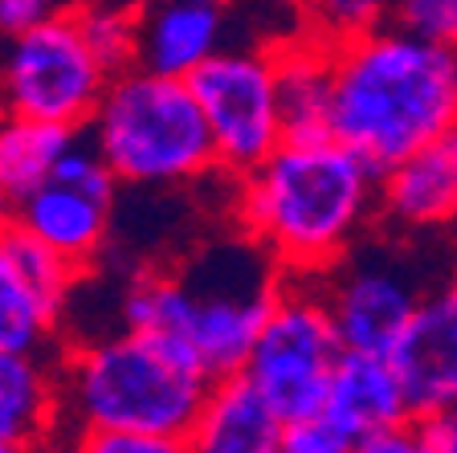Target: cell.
Returning a JSON list of instances; mask_svg holds the SVG:
<instances>
[{
	"label": "cell",
	"instance_id": "1",
	"mask_svg": "<svg viewBox=\"0 0 457 453\" xmlns=\"http://www.w3.org/2000/svg\"><path fill=\"white\" fill-rule=\"evenodd\" d=\"M384 172L343 139L295 143L237 176L233 217L286 274H327L380 217Z\"/></svg>",
	"mask_w": 457,
	"mask_h": 453
},
{
	"label": "cell",
	"instance_id": "2",
	"mask_svg": "<svg viewBox=\"0 0 457 453\" xmlns=\"http://www.w3.org/2000/svg\"><path fill=\"white\" fill-rule=\"evenodd\" d=\"M331 127L380 172L457 127V41L396 21L339 41Z\"/></svg>",
	"mask_w": 457,
	"mask_h": 453
},
{
	"label": "cell",
	"instance_id": "3",
	"mask_svg": "<svg viewBox=\"0 0 457 453\" xmlns=\"http://www.w3.org/2000/svg\"><path fill=\"white\" fill-rule=\"evenodd\" d=\"M209 384L212 372L184 340L135 327L114 340L82 343L57 364L62 421L78 437L131 429L188 449Z\"/></svg>",
	"mask_w": 457,
	"mask_h": 453
},
{
	"label": "cell",
	"instance_id": "4",
	"mask_svg": "<svg viewBox=\"0 0 457 453\" xmlns=\"http://www.w3.org/2000/svg\"><path fill=\"white\" fill-rule=\"evenodd\" d=\"M86 131L123 184L168 189L220 172L209 119L188 78L143 66L114 74Z\"/></svg>",
	"mask_w": 457,
	"mask_h": 453
},
{
	"label": "cell",
	"instance_id": "5",
	"mask_svg": "<svg viewBox=\"0 0 457 453\" xmlns=\"http://www.w3.org/2000/svg\"><path fill=\"white\" fill-rule=\"evenodd\" d=\"M184 282L180 340L200 356L212 376L245 368L257 335L278 302L286 270L249 233L212 246L176 274Z\"/></svg>",
	"mask_w": 457,
	"mask_h": 453
},
{
	"label": "cell",
	"instance_id": "6",
	"mask_svg": "<svg viewBox=\"0 0 457 453\" xmlns=\"http://www.w3.org/2000/svg\"><path fill=\"white\" fill-rule=\"evenodd\" d=\"M343 335L323 298V282L311 274H286L266 327L245 359V376L274 405L286 425L327 413Z\"/></svg>",
	"mask_w": 457,
	"mask_h": 453
},
{
	"label": "cell",
	"instance_id": "7",
	"mask_svg": "<svg viewBox=\"0 0 457 453\" xmlns=\"http://www.w3.org/2000/svg\"><path fill=\"white\" fill-rule=\"evenodd\" d=\"M111 74L95 57L74 4L17 38H0V114H29L86 131Z\"/></svg>",
	"mask_w": 457,
	"mask_h": 453
},
{
	"label": "cell",
	"instance_id": "8",
	"mask_svg": "<svg viewBox=\"0 0 457 453\" xmlns=\"http://www.w3.org/2000/svg\"><path fill=\"white\" fill-rule=\"evenodd\" d=\"M188 82L204 106L220 172L245 176L286 143L274 49H217Z\"/></svg>",
	"mask_w": 457,
	"mask_h": 453
},
{
	"label": "cell",
	"instance_id": "9",
	"mask_svg": "<svg viewBox=\"0 0 457 453\" xmlns=\"http://www.w3.org/2000/svg\"><path fill=\"white\" fill-rule=\"evenodd\" d=\"M123 180L98 155L90 139H78L57 160L54 176L17 205V225L66 254L78 270H90L111 233L114 192Z\"/></svg>",
	"mask_w": 457,
	"mask_h": 453
},
{
	"label": "cell",
	"instance_id": "10",
	"mask_svg": "<svg viewBox=\"0 0 457 453\" xmlns=\"http://www.w3.org/2000/svg\"><path fill=\"white\" fill-rule=\"evenodd\" d=\"M319 282H323V298L343 335V348L376 351V356H392L420 298L428 294L417 286L409 262L392 257L388 249L360 246L343 262H335L327 274H319Z\"/></svg>",
	"mask_w": 457,
	"mask_h": 453
},
{
	"label": "cell",
	"instance_id": "11",
	"mask_svg": "<svg viewBox=\"0 0 457 453\" xmlns=\"http://www.w3.org/2000/svg\"><path fill=\"white\" fill-rule=\"evenodd\" d=\"M412 416L457 405V278L428 290L392 348Z\"/></svg>",
	"mask_w": 457,
	"mask_h": 453
},
{
	"label": "cell",
	"instance_id": "12",
	"mask_svg": "<svg viewBox=\"0 0 457 453\" xmlns=\"http://www.w3.org/2000/svg\"><path fill=\"white\" fill-rule=\"evenodd\" d=\"M380 217L400 233L457 225V127L420 143L380 180Z\"/></svg>",
	"mask_w": 457,
	"mask_h": 453
},
{
	"label": "cell",
	"instance_id": "13",
	"mask_svg": "<svg viewBox=\"0 0 457 453\" xmlns=\"http://www.w3.org/2000/svg\"><path fill=\"white\" fill-rule=\"evenodd\" d=\"M286 421L274 413L245 372L212 376L204 408L192 429L196 453H282Z\"/></svg>",
	"mask_w": 457,
	"mask_h": 453
},
{
	"label": "cell",
	"instance_id": "14",
	"mask_svg": "<svg viewBox=\"0 0 457 453\" xmlns=\"http://www.w3.org/2000/svg\"><path fill=\"white\" fill-rule=\"evenodd\" d=\"M225 9L209 0H152L139 9V66L188 78L220 49Z\"/></svg>",
	"mask_w": 457,
	"mask_h": 453
},
{
	"label": "cell",
	"instance_id": "15",
	"mask_svg": "<svg viewBox=\"0 0 457 453\" xmlns=\"http://www.w3.org/2000/svg\"><path fill=\"white\" fill-rule=\"evenodd\" d=\"M278 98H282L286 139L323 143L335 139L331 103H335V46L306 29V38L274 46Z\"/></svg>",
	"mask_w": 457,
	"mask_h": 453
},
{
	"label": "cell",
	"instance_id": "16",
	"mask_svg": "<svg viewBox=\"0 0 457 453\" xmlns=\"http://www.w3.org/2000/svg\"><path fill=\"white\" fill-rule=\"evenodd\" d=\"M327 416L352 437L355 449L376 429L417 421L409 413V397L392 356H376V351H343L327 397Z\"/></svg>",
	"mask_w": 457,
	"mask_h": 453
},
{
	"label": "cell",
	"instance_id": "17",
	"mask_svg": "<svg viewBox=\"0 0 457 453\" xmlns=\"http://www.w3.org/2000/svg\"><path fill=\"white\" fill-rule=\"evenodd\" d=\"M62 429L57 372L37 351L0 348V441L9 449H37Z\"/></svg>",
	"mask_w": 457,
	"mask_h": 453
},
{
	"label": "cell",
	"instance_id": "18",
	"mask_svg": "<svg viewBox=\"0 0 457 453\" xmlns=\"http://www.w3.org/2000/svg\"><path fill=\"white\" fill-rule=\"evenodd\" d=\"M82 139L78 127L29 119V114H0V192L25 200L54 176L57 160Z\"/></svg>",
	"mask_w": 457,
	"mask_h": 453
},
{
	"label": "cell",
	"instance_id": "19",
	"mask_svg": "<svg viewBox=\"0 0 457 453\" xmlns=\"http://www.w3.org/2000/svg\"><path fill=\"white\" fill-rule=\"evenodd\" d=\"M62 311L49 306L33 286L25 282L17 265L0 246V348L4 351H46L57 331Z\"/></svg>",
	"mask_w": 457,
	"mask_h": 453
},
{
	"label": "cell",
	"instance_id": "20",
	"mask_svg": "<svg viewBox=\"0 0 457 453\" xmlns=\"http://www.w3.org/2000/svg\"><path fill=\"white\" fill-rule=\"evenodd\" d=\"M74 13L106 74L114 78L139 66V9H123L111 0H82Z\"/></svg>",
	"mask_w": 457,
	"mask_h": 453
},
{
	"label": "cell",
	"instance_id": "21",
	"mask_svg": "<svg viewBox=\"0 0 457 453\" xmlns=\"http://www.w3.org/2000/svg\"><path fill=\"white\" fill-rule=\"evenodd\" d=\"M0 246H4L9 262L17 265L21 274H25V282L33 286V290H37L49 306H57V311L66 306L70 286H74V278L82 274V270H78L66 254H57L49 241H41L37 233H29L25 225L4 229V233H0Z\"/></svg>",
	"mask_w": 457,
	"mask_h": 453
},
{
	"label": "cell",
	"instance_id": "22",
	"mask_svg": "<svg viewBox=\"0 0 457 453\" xmlns=\"http://www.w3.org/2000/svg\"><path fill=\"white\" fill-rule=\"evenodd\" d=\"M298 4H303L306 29L331 46L392 21V0H298Z\"/></svg>",
	"mask_w": 457,
	"mask_h": 453
},
{
	"label": "cell",
	"instance_id": "23",
	"mask_svg": "<svg viewBox=\"0 0 457 453\" xmlns=\"http://www.w3.org/2000/svg\"><path fill=\"white\" fill-rule=\"evenodd\" d=\"M392 21L437 41H457V0H392Z\"/></svg>",
	"mask_w": 457,
	"mask_h": 453
},
{
	"label": "cell",
	"instance_id": "24",
	"mask_svg": "<svg viewBox=\"0 0 457 453\" xmlns=\"http://www.w3.org/2000/svg\"><path fill=\"white\" fill-rule=\"evenodd\" d=\"M282 453H355V441L327 413H319V416H306V421L286 425Z\"/></svg>",
	"mask_w": 457,
	"mask_h": 453
},
{
	"label": "cell",
	"instance_id": "25",
	"mask_svg": "<svg viewBox=\"0 0 457 453\" xmlns=\"http://www.w3.org/2000/svg\"><path fill=\"white\" fill-rule=\"evenodd\" d=\"M78 449L90 453H176V445L152 433H131V429H98V433H82Z\"/></svg>",
	"mask_w": 457,
	"mask_h": 453
},
{
	"label": "cell",
	"instance_id": "26",
	"mask_svg": "<svg viewBox=\"0 0 457 453\" xmlns=\"http://www.w3.org/2000/svg\"><path fill=\"white\" fill-rule=\"evenodd\" d=\"M62 9L57 0H0V38H17Z\"/></svg>",
	"mask_w": 457,
	"mask_h": 453
},
{
	"label": "cell",
	"instance_id": "27",
	"mask_svg": "<svg viewBox=\"0 0 457 453\" xmlns=\"http://www.w3.org/2000/svg\"><path fill=\"white\" fill-rule=\"evenodd\" d=\"M417 429H420V449L425 453H457V405L417 416Z\"/></svg>",
	"mask_w": 457,
	"mask_h": 453
},
{
	"label": "cell",
	"instance_id": "28",
	"mask_svg": "<svg viewBox=\"0 0 457 453\" xmlns=\"http://www.w3.org/2000/svg\"><path fill=\"white\" fill-rule=\"evenodd\" d=\"M355 453H425V449H420L417 421H400V425H388V429L368 433Z\"/></svg>",
	"mask_w": 457,
	"mask_h": 453
},
{
	"label": "cell",
	"instance_id": "29",
	"mask_svg": "<svg viewBox=\"0 0 457 453\" xmlns=\"http://www.w3.org/2000/svg\"><path fill=\"white\" fill-rule=\"evenodd\" d=\"M12 225H17V200H12L9 192H0V233Z\"/></svg>",
	"mask_w": 457,
	"mask_h": 453
},
{
	"label": "cell",
	"instance_id": "30",
	"mask_svg": "<svg viewBox=\"0 0 457 453\" xmlns=\"http://www.w3.org/2000/svg\"><path fill=\"white\" fill-rule=\"evenodd\" d=\"M111 4H123V9H143V4H152V0H111Z\"/></svg>",
	"mask_w": 457,
	"mask_h": 453
},
{
	"label": "cell",
	"instance_id": "31",
	"mask_svg": "<svg viewBox=\"0 0 457 453\" xmlns=\"http://www.w3.org/2000/svg\"><path fill=\"white\" fill-rule=\"evenodd\" d=\"M209 4H220V9H228V4H233V0H209Z\"/></svg>",
	"mask_w": 457,
	"mask_h": 453
},
{
	"label": "cell",
	"instance_id": "32",
	"mask_svg": "<svg viewBox=\"0 0 457 453\" xmlns=\"http://www.w3.org/2000/svg\"><path fill=\"white\" fill-rule=\"evenodd\" d=\"M0 453H12V449H9V445H4V441H0Z\"/></svg>",
	"mask_w": 457,
	"mask_h": 453
},
{
	"label": "cell",
	"instance_id": "33",
	"mask_svg": "<svg viewBox=\"0 0 457 453\" xmlns=\"http://www.w3.org/2000/svg\"><path fill=\"white\" fill-rule=\"evenodd\" d=\"M453 278H457V274H453Z\"/></svg>",
	"mask_w": 457,
	"mask_h": 453
}]
</instances>
